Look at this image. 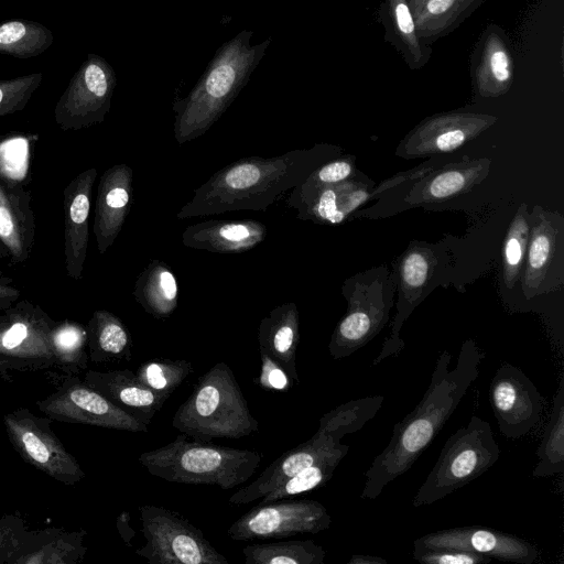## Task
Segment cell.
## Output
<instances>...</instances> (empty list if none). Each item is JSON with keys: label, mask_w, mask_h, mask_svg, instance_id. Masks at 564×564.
Returning <instances> with one entry per match:
<instances>
[{"label": "cell", "mask_w": 564, "mask_h": 564, "mask_svg": "<svg viewBox=\"0 0 564 564\" xmlns=\"http://www.w3.org/2000/svg\"><path fill=\"white\" fill-rule=\"evenodd\" d=\"M484 358V351L474 339L463 343L453 369H449V352L440 354L423 398L394 425L390 442L367 469L362 499H376L386 486L412 467L478 378Z\"/></svg>", "instance_id": "6da1fadb"}, {"label": "cell", "mask_w": 564, "mask_h": 564, "mask_svg": "<svg viewBox=\"0 0 564 564\" xmlns=\"http://www.w3.org/2000/svg\"><path fill=\"white\" fill-rule=\"evenodd\" d=\"M339 153L336 145L315 144L267 159H240L215 172L196 188L176 217L186 219L236 210L265 212L281 194Z\"/></svg>", "instance_id": "7a4b0ae2"}, {"label": "cell", "mask_w": 564, "mask_h": 564, "mask_svg": "<svg viewBox=\"0 0 564 564\" xmlns=\"http://www.w3.org/2000/svg\"><path fill=\"white\" fill-rule=\"evenodd\" d=\"M261 460L262 454L257 451L215 445L184 433L139 456V463L154 477L176 484L212 485L224 490L248 481Z\"/></svg>", "instance_id": "3957f363"}, {"label": "cell", "mask_w": 564, "mask_h": 564, "mask_svg": "<svg viewBox=\"0 0 564 564\" xmlns=\"http://www.w3.org/2000/svg\"><path fill=\"white\" fill-rule=\"evenodd\" d=\"M172 426L199 441L241 438L259 431L230 367L217 362L194 386L177 408Z\"/></svg>", "instance_id": "277c9868"}, {"label": "cell", "mask_w": 564, "mask_h": 564, "mask_svg": "<svg viewBox=\"0 0 564 564\" xmlns=\"http://www.w3.org/2000/svg\"><path fill=\"white\" fill-rule=\"evenodd\" d=\"M395 289V271H390L386 265L368 269L344 282L341 293L348 307L328 344L333 359L352 355L384 328Z\"/></svg>", "instance_id": "5b68a950"}, {"label": "cell", "mask_w": 564, "mask_h": 564, "mask_svg": "<svg viewBox=\"0 0 564 564\" xmlns=\"http://www.w3.org/2000/svg\"><path fill=\"white\" fill-rule=\"evenodd\" d=\"M499 445L490 424L473 415L445 442L440 456L412 500L414 507L434 503L466 486L498 460Z\"/></svg>", "instance_id": "8992f818"}, {"label": "cell", "mask_w": 564, "mask_h": 564, "mask_svg": "<svg viewBox=\"0 0 564 564\" xmlns=\"http://www.w3.org/2000/svg\"><path fill=\"white\" fill-rule=\"evenodd\" d=\"M451 256L444 243L411 241L399 257L394 268L397 278V312L390 334L382 344L372 365L391 356H398L405 344L400 337L401 328L413 311L438 286L451 269Z\"/></svg>", "instance_id": "52a82bcc"}, {"label": "cell", "mask_w": 564, "mask_h": 564, "mask_svg": "<svg viewBox=\"0 0 564 564\" xmlns=\"http://www.w3.org/2000/svg\"><path fill=\"white\" fill-rule=\"evenodd\" d=\"M139 511L145 544L135 553L150 564L229 563L180 512L154 505H141Z\"/></svg>", "instance_id": "ba28073f"}, {"label": "cell", "mask_w": 564, "mask_h": 564, "mask_svg": "<svg viewBox=\"0 0 564 564\" xmlns=\"http://www.w3.org/2000/svg\"><path fill=\"white\" fill-rule=\"evenodd\" d=\"M0 313V375L55 367L51 332L56 322L39 304L17 301Z\"/></svg>", "instance_id": "9c48e42d"}, {"label": "cell", "mask_w": 564, "mask_h": 564, "mask_svg": "<svg viewBox=\"0 0 564 564\" xmlns=\"http://www.w3.org/2000/svg\"><path fill=\"white\" fill-rule=\"evenodd\" d=\"M52 422L51 417L37 416L28 408L3 416L9 441L25 463L64 485L74 486L85 473L51 427Z\"/></svg>", "instance_id": "30bf717a"}, {"label": "cell", "mask_w": 564, "mask_h": 564, "mask_svg": "<svg viewBox=\"0 0 564 564\" xmlns=\"http://www.w3.org/2000/svg\"><path fill=\"white\" fill-rule=\"evenodd\" d=\"M53 421L147 433L148 424L122 410L76 375H66L56 390L36 402Z\"/></svg>", "instance_id": "8fae6325"}, {"label": "cell", "mask_w": 564, "mask_h": 564, "mask_svg": "<svg viewBox=\"0 0 564 564\" xmlns=\"http://www.w3.org/2000/svg\"><path fill=\"white\" fill-rule=\"evenodd\" d=\"M116 75L106 59L90 53L70 78L54 108V119L63 131L101 123L111 106Z\"/></svg>", "instance_id": "7c38bea8"}, {"label": "cell", "mask_w": 564, "mask_h": 564, "mask_svg": "<svg viewBox=\"0 0 564 564\" xmlns=\"http://www.w3.org/2000/svg\"><path fill=\"white\" fill-rule=\"evenodd\" d=\"M234 62H217L194 90L174 106V137L181 145L202 137L228 108L243 86L245 75Z\"/></svg>", "instance_id": "4fadbf2b"}, {"label": "cell", "mask_w": 564, "mask_h": 564, "mask_svg": "<svg viewBox=\"0 0 564 564\" xmlns=\"http://www.w3.org/2000/svg\"><path fill=\"white\" fill-rule=\"evenodd\" d=\"M330 523L332 518L319 501L285 498L253 507L232 522L227 534L236 541L282 539L315 534Z\"/></svg>", "instance_id": "5bb4252c"}, {"label": "cell", "mask_w": 564, "mask_h": 564, "mask_svg": "<svg viewBox=\"0 0 564 564\" xmlns=\"http://www.w3.org/2000/svg\"><path fill=\"white\" fill-rule=\"evenodd\" d=\"M498 117L474 111H448L424 118L399 143L395 154L411 160L451 153L479 137Z\"/></svg>", "instance_id": "9a60e30c"}, {"label": "cell", "mask_w": 564, "mask_h": 564, "mask_svg": "<svg viewBox=\"0 0 564 564\" xmlns=\"http://www.w3.org/2000/svg\"><path fill=\"white\" fill-rule=\"evenodd\" d=\"M488 397L500 434L518 440L540 422L544 400L522 369L501 364L494 375Z\"/></svg>", "instance_id": "2e32d148"}, {"label": "cell", "mask_w": 564, "mask_h": 564, "mask_svg": "<svg viewBox=\"0 0 564 564\" xmlns=\"http://www.w3.org/2000/svg\"><path fill=\"white\" fill-rule=\"evenodd\" d=\"M529 239L520 276L521 290L527 301L553 290L551 273L562 262L564 218L557 212L534 206L529 213Z\"/></svg>", "instance_id": "e0dca14e"}, {"label": "cell", "mask_w": 564, "mask_h": 564, "mask_svg": "<svg viewBox=\"0 0 564 564\" xmlns=\"http://www.w3.org/2000/svg\"><path fill=\"white\" fill-rule=\"evenodd\" d=\"M413 545L468 551L518 564H532L539 555L538 550L524 539L479 525L431 532L417 538Z\"/></svg>", "instance_id": "ac0fdd59"}, {"label": "cell", "mask_w": 564, "mask_h": 564, "mask_svg": "<svg viewBox=\"0 0 564 564\" xmlns=\"http://www.w3.org/2000/svg\"><path fill=\"white\" fill-rule=\"evenodd\" d=\"M96 178L97 169L89 167L70 180L63 191L65 270L73 280L83 278Z\"/></svg>", "instance_id": "d6986e66"}, {"label": "cell", "mask_w": 564, "mask_h": 564, "mask_svg": "<svg viewBox=\"0 0 564 564\" xmlns=\"http://www.w3.org/2000/svg\"><path fill=\"white\" fill-rule=\"evenodd\" d=\"M473 89L480 98L506 95L514 78V63L505 30L488 24L481 32L470 56Z\"/></svg>", "instance_id": "ffe728a7"}, {"label": "cell", "mask_w": 564, "mask_h": 564, "mask_svg": "<svg viewBox=\"0 0 564 564\" xmlns=\"http://www.w3.org/2000/svg\"><path fill=\"white\" fill-rule=\"evenodd\" d=\"M348 449L349 446L340 441L315 432L308 441L279 456L251 484L232 494L228 501L232 505H247L261 499L301 469L332 455L348 453Z\"/></svg>", "instance_id": "44dd1931"}, {"label": "cell", "mask_w": 564, "mask_h": 564, "mask_svg": "<svg viewBox=\"0 0 564 564\" xmlns=\"http://www.w3.org/2000/svg\"><path fill=\"white\" fill-rule=\"evenodd\" d=\"M488 158L463 159L435 167L424 177L414 181L398 203V207L412 208L441 203L469 192L489 174Z\"/></svg>", "instance_id": "7402d4cb"}, {"label": "cell", "mask_w": 564, "mask_h": 564, "mask_svg": "<svg viewBox=\"0 0 564 564\" xmlns=\"http://www.w3.org/2000/svg\"><path fill=\"white\" fill-rule=\"evenodd\" d=\"M133 171L126 163H117L100 176L95 202L93 231L100 254L113 245L132 204Z\"/></svg>", "instance_id": "603a6c76"}, {"label": "cell", "mask_w": 564, "mask_h": 564, "mask_svg": "<svg viewBox=\"0 0 564 564\" xmlns=\"http://www.w3.org/2000/svg\"><path fill=\"white\" fill-rule=\"evenodd\" d=\"M83 380L112 403L148 425L167 400L148 388L129 369L87 370Z\"/></svg>", "instance_id": "cb8c5ba5"}, {"label": "cell", "mask_w": 564, "mask_h": 564, "mask_svg": "<svg viewBox=\"0 0 564 564\" xmlns=\"http://www.w3.org/2000/svg\"><path fill=\"white\" fill-rule=\"evenodd\" d=\"M268 234L265 225L253 219H213L187 226L182 243L192 249L216 253H241L261 243Z\"/></svg>", "instance_id": "d4e9b609"}, {"label": "cell", "mask_w": 564, "mask_h": 564, "mask_svg": "<svg viewBox=\"0 0 564 564\" xmlns=\"http://www.w3.org/2000/svg\"><path fill=\"white\" fill-rule=\"evenodd\" d=\"M31 191L0 180V240L10 252L12 263L29 260L35 242V215Z\"/></svg>", "instance_id": "484cf974"}, {"label": "cell", "mask_w": 564, "mask_h": 564, "mask_svg": "<svg viewBox=\"0 0 564 564\" xmlns=\"http://www.w3.org/2000/svg\"><path fill=\"white\" fill-rule=\"evenodd\" d=\"M86 535L85 530H26L6 564H78L87 552Z\"/></svg>", "instance_id": "4316f807"}, {"label": "cell", "mask_w": 564, "mask_h": 564, "mask_svg": "<svg viewBox=\"0 0 564 564\" xmlns=\"http://www.w3.org/2000/svg\"><path fill=\"white\" fill-rule=\"evenodd\" d=\"M300 340V314L294 302L275 306L258 327L260 351L270 356L299 383L296 350Z\"/></svg>", "instance_id": "83f0119b"}, {"label": "cell", "mask_w": 564, "mask_h": 564, "mask_svg": "<svg viewBox=\"0 0 564 564\" xmlns=\"http://www.w3.org/2000/svg\"><path fill=\"white\" fill-rule=\"evenodd\" d=\"M384 29V39L400 53L411 70L423 68L432 56V48L417 34L408 0H383L378 9Z\"/></svg>", "instance_id": "f1b7e54d"}, {"label": "cell", "mask_w": 564, "mask_h": 564, "mask_svg": "<svg viewBox=\"0 0 564 564\" xmlns=\"http://www.w3.org/2000/svg\"><path fill=\"white\" fill-rule=\"evenodd\" d=\"M178 284L171 267L151 260L134 283L133 297L141 307L158 319L170 317L178 305Z\"/></svg>", "instance_id": "f546056e"}, {"label": "cell", "mask_w": 564, "mask_h": 564, "mask_svg": "<svg viewBox=\"0 0 564 564\" xmlns=\"http://www.w3.org/2000/svg\"><path fill=\"white\" fill-rule=\"evenodd\" d=\"M86 330L90 361L106 364L131 359V334L113 313L96 310L86 325Z\"/></svg>", "instance_id": "4dcf8cb0"}, {"label": "cell", "mask_w": 564, "mask_h": 564, "mask_svg": "<svg viewBox=\"0 0 564 564\" xmlns=\"http://www.w3.org/2000/svg\"><path fill=\"white\" fill-rule=\"evenodd\" d=\"M485 0H423L413 12L419 36L430 44L460 25Z\"/></svg>", "instance_id": "1f68e13d"}, {"label": "cell", "mask_w": 564, "mask_h": 564, "mask_svg": "<svg viewBox=\"0 0 564 564\" xmlns=\"http://www.w3.org/2000/svg\"><path fill=\"white\" fill-rule=\"evenodd\" d=\"M532 477H551L564 471V377L561 375L549 422L536 451Z\"/></svg>", "instance_id": "d6a6232c"}, {"label": "cell", "mask_w": 564, "mask_h": 564, "mask_svg": "<svg viewBox=\"0 0 564 564\" xmlns=\"http://www.w3.org/2000/svg\"><path fill=\"white\" fill-rule=\"evenodd\" d=\"M246 564H323L326 551L313 540L249 544L242 549Z\"/></svg>", "instance_id": "836d02e7"}, {"label": "cell", "mask_w": 564, "mask_h": 564, "mask_svg": "<svg viewBox=\"0 0 564 564\" xmlns=\"http://www.w3.org/2000/svg\"><path fill=\"white\" fill-rule=\"evenodd\" d=\"M53 42V32L39 22L17 19L0 23V54L31 58L44 53Z\"/></svg>", "instance_id": "e575fe53"}, {"label": "cell", "mask_w": 564, "mask_h": 564, "mask_svg": "<svg viewBox=\"0 0 564 564\" xmlns=\"http://www.w3.org/2000/svg\"><path fill=\"white\" fill-rule=\"evenodd\" d=\"M354 155H338L314 169L292 188L286 205L297 210L307 205L324 187L360 176Z\"/></svg>", "instance_id": "d590c367"}, {"label": "cell", "mask_w": 564, "mask_h": 564, "mask_svg": "<svg viewBox=\"0 0 564 564\" xmlns=\"http://www.w3.org/2000/svg\"><path fill=\"white\" fill-rule=\"evenodd\" d=\"M383 395L355 399L336 406L319 419L317 433L340 441L346 434L361 430L383 403Z\"/></svg>", "instance_id": "8d00e7d4"}, {"label": "cell", "mask_w": 564, "mask_h": 564, "mask_svg": "<svg viewBox=\"0 0 564 564\" xmlns=\"http://www.w3.org/2000/svg\"><path fill=\"white\" fill-rule=\"evenodd\" d=\"M51 346L55 367L66 375L87 370L89 356L86 326L70 319L56 322L51 332Z\"/></svg>", "instance_id": "74e56055"}, {"label": "cell", "mask_w": 564, "mask_h": 564, "mask_svg": "<svg viewBox=\"0 0 564 564\" xmlns=\"http://www.w3.org/2000/svg\"><path fill=\"white\" fill-rule=\"evenodd\" d=\"M39 135L29 132L0 134V180L26 186L31 180V159Z\"/></svg>", "instance_id": "f35d334b"}, {"label": "cell", "mask_w": 564, "mask_h": 564, "mask_svg": "<svg viewBox=\"0 0 564 564\" xmlns=\"http://www.w3.org/2000/svg\"><path fill=\"white\" fill-rule=\"evenodd\" d=\"M360 176L322 188L307 205L297 209L296 218L330 226L345 223L351 216L348 192Z\"/></svg>", "instance_id": "ab89813d"}, {"label": "cell", "mask_w": 564, "mask_h": 564, "mask_svg": "<svg viewBox=\"0 0 564 564\" xmlns=\"http://www.w3.org/2000/svg\"><path fill=\"white\" fill-rule=\"evenodd\" d=\"M529 230V209L527 204L522 203L509 225L502 245V282L508 289H513L520 280Z\"/></svg>", "instance_id": "60d3db41"}, {"label": "cell", "mask_w": 564, "mask_h": 564, "mask_svg": "<svg viewBox=\"0 0 564 564\" xmlns=\"http://www.w3.org/2000/svg\"><path fill=\"white\" fill-rule=\"evenodd\" d=\"M346 454L332 455L301 469L263 496L260 503L290 498L324 486L333 477L336 467Z\"/></svg>", "instance_id": "b9f144b4"}, {"label": "cell", "mask_w": 564, "mask_h": 564, "mask_svg": "<svg viewBox=\"0 0 564 564\" xmlns=\"http://www.w3.org/2000/svg\"><path fill=\"white\" fill-rule=\"evenodd\" d=\"M193 371L189 360L155 358L142 362L135 375L148 388L169 399Z\"/></svg>", "instance_id": "7bdbcfd3"}, {"label": "cell", "mask_w": 564, "mask_h": 564, "mask_svg": "<svg viewBox=\"0 0 564 564\" xmlns=\"http://www.w3.org/2000/svg\"><path fill=\"white\" fill-rule=\"evenodd\" d=\"M42 79L43 73L0 79V117L22 111Z\"/></svg>", "instance_id": "ee69618b"}, {"label": "cell", "mask_w": 564, "mask_h": 564, "mask_svg": "<svg viewBox=\"0 0 564 564\" xmlns=\"http://www.w3.org/2000/svg\"><path fill=\"white\" fill-rule=\"evenodd\" d=\"M413 546V558L422 564H486L491 562L488 556L468 551Z\"/></svg>", "instance_id": "f6af8a7d"}, {"label": "cell", "mask_w": 564, "mask_h": 564, "mask_svg": "<svg viewBox=\"0 0 564 564\" xmlns=\"http://www.w3.org/2000/svg\"><path fill=\"white\" fill-rule=\"evenodd\" d=\"M261 370L253 382L260 388L270 391L285 392L290 389L292 379L284 369L270 356L260 351Z\"/></svg>", "instance_id": "bcb514c9"}, {"label": "cell", "mask_w": 564, "mask_h": 564, "mask_svg": "<svg viewBox=\"0 0 564 564\" xmlns=\"http://www.w3.org/2000/svg\"><path fill=\"white\" fill-rule=\"evenodd\" d=\"M26 530L25 521L19 516L6 514L0 518V564H6Z\"/></svg>", "instance_id": "7dc6e473"}, {"label": "cell", "mask_w": 564, "mask_h": 564, "mask_svg": "<svg viewBox=\"0 0 564 564\" xmlns=\"http://www.w3.org/2000/svg\"><path fill=\"white\" fill-rule=\"evenodd\" d=\"M117 529L126 545L131 546L132 540L135 536V531L130 525L129 511H122L117 518Z\"/></svg>", "instance_id": "c3c4849f"}, {"label": "cell", "mask_w": 564, "mask_h": 564, "mask_svg": "<svg viewBox=\"0 0 564 564\" xmlns=\"http://www.w3.org/2000/svg\"><path fill=\"white\" fill-rule=\"evenodd\" d=\"M21 296V292L11 284H0V312L11 306Z\"/></svg>", "instance_id": "681fc988"}, {"label": "cell", "mask_w": 564, "mask_h": 564, "mask_svg": "<svg viewBox=\"0 0 564 564\" xmlns=\"http://www.w3.org/2000/svg\"><path fill=\"white\" fill-rule=\"evenodd\" d=\"M348 564H387V561L378 555H352L347 562Z\"/></svg>", "instance_id": "f907efd6"}, {"label": "cell", "mask_w": 564, "mask_h": 564, "mask_svg": "<svg viewBox=\"0 0 564 564\" xmlns=\"http://www.w3.org/2000/svg\"><path fill=\"white\" fill-rule=\"evenodd\" d=\"M0 259H9L10 260V252L8 248L1 242L0 240Z\"/></svg>", "instance_id": "816d5d0a"}, {"label": "cell", "mask_w": 564, "mask_h": 564, "mask_svg": "<svg viewBox=\"0 0 564 564\" xmlns=\"http://www.w3.org/2000/svg\"><path fill=\"white\" fill-rule=\"evenodd\" d=\"M12 279L4 275L2 269L0 268V284H11Z\"/></svg>", "instance_id": "f5cc1de1"}, {"label": "cell", "mask_w": 564, "mask_h": 564, "mask_svg": "<svg viewBox=\"0 0 564 564\" xmlns=\"http://www.w3.org/2000/svg\"><path fill=\"white\" fill-rule=\"evenodd\" d=\"M423 2V0H408V3L411 8L412 13L415 11V9Z\"/></svg>", "instance_id": "db71d44e"}]
</instances>
